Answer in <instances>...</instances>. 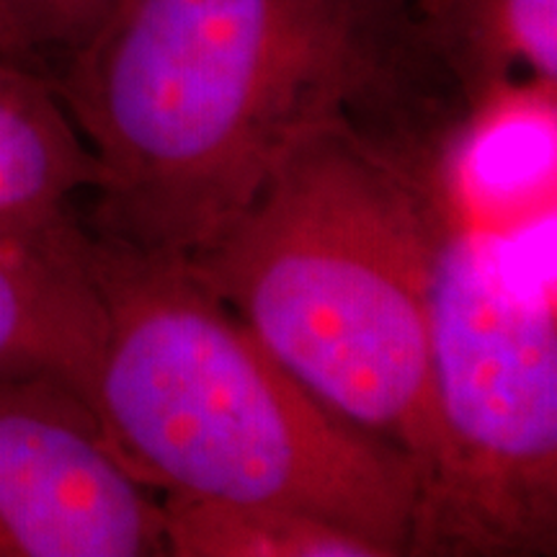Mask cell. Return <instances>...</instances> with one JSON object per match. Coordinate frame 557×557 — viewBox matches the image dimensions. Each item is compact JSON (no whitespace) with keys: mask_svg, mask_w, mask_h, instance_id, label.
<instances>
[{"mask_svg":"<svg viewBox=\"0 0 557 557\" xmlns=\"http://www.w3.org/2000/svg\"><path fill=\"white\" fill-rule=\"evenodd\" d=\"M47 75L99 165L86 227L178 261L310 137L431 143L462 103L416 0H120Z\"/></svg>","mask_w":557,"mask_h":557,"instance_id":"1","label":"cell"},{"mask_svg":"<svg viewBox=\"0 0 557 557\" xmlns=\"http://www.w3.org/2000/svg\"><path fill=\"white\" fill-rule=\"evenodd\" d=\"M429 150L320 132L184 261L331 413L406 457L416 487L436 457L429 292L451 220Z\"/></svg>","mask_w":557,"mask_h":557,"instance_id":"2","label":"cell"},{"mask_svg":"<svg viewBox=\"0 0 557 557\" xmlns=\"http://www.w3.org/2000/svg\"><path fill=\"white\" fill-rule=\"evenodd\" d=\"M86 263L103 315L90 406L139 483L297 511L406 555V457L331 413L184 261L88 230Z\"/></svg>","mask_w":557,"mask_h":557,"instance_id":"3","label":"cell"},{"mask_svg":"<svg viewBox=\"0 0 557 557\" xmlns=\"http://www.w3.org/2000/svg\"><path fill=\"white\" fill-rule=\"evenodd\" d=\"M436 457L406 555L534 557L557 547V333L504 250L449 220L429 292Z\"/></svg>","mask_w":557,"mask_h":557,"instance_id":"4","label":"cell"},{"mask_svg":"<svg viewBox=\"0 0 557 557\" xmlns=\"http://www.w3.org/2000/svg\"><path fill=\"white\" fill-rule=\"evenodd\" d=\"M165 511L78 387L0 377V557H165Z\"/></svg>","mask_w":557,"mask_h":557,"instance_id":"5","label":"cell"},{"mask_svg":"<svg viewBox=\"0 0 557 557\" xmlns=\"http://www.w3.org/2000/svg\"><path fill=\"white\" fill-rule=\"evenodd\" d=\"M86 240V222L52 235L0 230V377L50 374L90 403L103 315Z\"/></svg>","mask_w":557,"mask_h":557,"instance_id":"6","label":"cell"},{"mask_svg":"<svg viewBox=\"0 0 557 557\" xmlns=\"http://www.w3.org/2000/svg\"><path fill=\"white\" fill-rule=\"evenodd\" d=\"M99 165L50 75L0 54V230L32 235L78 227L81 197Z\"/></svg>","mask_w":557,"mask_h":557,"instance_id":"7","label":"cell"},{"mask_svg":"<svg viewBox=\"0 0 557 557\" xmlns=\"http://www.w3.org/2000/svg\"><path fill=\"white\" fill-rule=\"evenodd\" d=\"M465 109L513 83L557 86V0H418Z\"/></svg>","mask_w":557,"mask_h":557,"instance_id":"8","label":"cell"},{"mask_svg":"<svg viewBox=\"0 0 557 557\" xmlns=\"http://www.w3.org/2000/svg\"><path fill=\"white\" fill-rule=\"evenodd\" d=\"M163 511L173 557H385L359 534L284 508L165 496Z\"/></svg>","mask_w":557,"mask_h":557,"instance_id":"9","label":"cell"},{"mask_svg":"<svg viewBox=\"0 0 557 557\" xmlns=\"http://www.w3.org/2000/svg\"><path fill=\"white\" fill-rule=\"evenodd\" d=\"M120 0H0V13L11 26L24 58L47 70L86 45Z\"/></svg>","mask_w":557,"mask_h":557,"instance_id":"10","label":"cell"},{"mask_svg":"<svg viewBox=\"0 0 557 557\" xmlns=\"http://www.w3.org/2000/svg\"><path fill=\"white\" fill-rule=\"evenodd\" d=\"M0 54H5V58H13V60H18V62H26V65H32V62L24 58V52H21L18 41H16V37H13V32H11V26L5 24L3 13H0Z\"/></svg>","mask_w":557,"mask_h":557,"instance_id":"11","label":"cell"},{"mask_svg":"<svg viewBox=\"0 0 557 557\" xmlns=\"http://www.w3.org/2000/svg\"><path fill=\"white\" fill-rule=\"evenodd\" d=\"M416 3H418V0H416Z\"/></svg>","mask_w":557,"mask_h":557,"instance_id":"12","label":"cell"}]
</instances>
